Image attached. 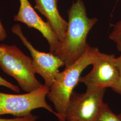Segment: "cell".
I'll return each instance as SVG.
<instances>
[{
    "label": "cell",
    "mask_w": 121,
    "mask_h": 121,
    "mask_svg": "<svg viewBox=\"0 0 121 121\" xmlns=\"http://www.w3.org/2000/svg\"><path fill=\"white\" fill-rule=\"evenodd\" d=\"M7 37L6 31L5 30L0 19V41H3Z\"/></svg>",
    "instance_id": "cell-14"
},
{
    "label": "cell",
    "mask_w": 121,
    "mask_h": 121,
    "mask_svg": "<svg viewBox=\"0 0 121 121\" xmlns=\"http://www.w3.org/2000/svg\"><path fill=\"white\" fill-rule=\"evenodd\" d=\"M92 65L91 71L81 76L79 82L84 83L86 88L109 87L121 94L119 73L114 55L102 53L98 48H93Z\"/></svg>",
    "instance_id": "cell-4"
},
{
    "label": "cell",
    "mask_w": 121,
    "mask_h": 121,
    "mask_svg": "<svg viewBox=\"0 0 121 121\" xmlns=\"http://www.w3.org/2000/svg\"><path fill=\"white\" fill-rule=\"evenodd\" d=\"M105 90L104 88H86L83 93L73 91L67 105L66 120L95 121L104 104Z\"/></svg>",
    "instance_id": "cell-6"
},
{
    "label": "cell",
    "mask_w": 121,
    "mask_h": 121,
    "mask_svg": "<svg viewBox=\"0 0 121 121\" xmlns=\"http://www.w3.org/2000/svg\"><path fill=\"white\" fill-rule=\"evenodd\" d=\"M108 37L116 43L117 49L121 52V20L114 25Z\"/></svg>",
    "instance_id": "cell-11"
},
{
    "label": "cell",
    "mask_w": 121,
    "mask_h": 121,
    "mask_svg": "<svg viewBox=\"0 0 121 121\" xmlns=\"http://www.w3.org/2000/svg\"><path fill=\"white\" fill-rule=\"evenodd\" d=\"M95 121H120L118 115L112 112L107 104L104 103Z\"/></svg>",
    "instance_id": "cell-10"
},
{
    "label": "cell",
    "mask_w": 121,
    "mask_h": 121,
    "mask_svg": "<svg viewBox=\"0 0 121 121\" xmlns=\"http://www.w3.org/2000/svg\"><path fill=\"white\" fill-rule=\"evenodd\" d=\"M20 7L13 17L15 21L21 22L30 28L39 31L47 40L50 52L54 53L59 48L60 42L48 22L42 19L32 7L29 0H19Z\"/></svg>",
    "instance_id": "cell-8"
},
{
    "label": "cell",
    "mask_w": 121,
    "mask_h": 121,
    "mask_svg": "<svg viewBox=\"0 0 121 121\" xmlns=\"http://www.w3.org/2000/svg\"><path fill=\"white\" fill-rule=\"evenodd\" d=\"M119 0V1H121V0Z\"/></svg>",
    "instance_id": "cell-18"
},
{
    "label": "cell",
    "mask_w": 121,
    "mask_h": 121,
    "mask_svg": "<svg viewBox=\"0 0 121 121\" xmlns=\"http://www.w3.org/2000/svg\"><path fill=\"white\" fill-rule=\"evenodd\" d=\"M11 31L18 37L30 51L35 73L43 78L44 85L50 88L59 72V68L65 65L64 62L58 56L50 52L46 53L36 49L23 34L22 27L19 24L13 25Z\"/></svg>",
    "instance_id": "cell-7"
},
{
    "label": "cell",
    "mask_w": 121,
    "mask_h": 121,
    "mask_svg": "<svg viewBox=\"0 0 121 121\" xmlns=\"http://www.w3.org/2000/svg\"><path fill=\"white\" fill-rule=\"evenodd\" d=\"M93 48L89 45L86 52L78 60L56 75L47 95L53 104L56 116L59 121H65L67 105L73 89L76 86L82 71L93 61Z\"/></svg>",
    "instance_id": "cell-2"
},
{
    "label": "cell",
    "mask_w": 121,
    "mask_h": 121,
    "mask_svg": "<svg viewBox=\"0 0 121 121\" xmlns=\"http://www.w3.org/2000/svg\"><path fill=\"white\" fill-rule=\"evenodd\" d=\"M116 63L118 67V69L119 70L120 82L121 86V54L120 56L116 57Z\"/></svg>",
    "instance_id": "cell-15"
},
{
    "label": "cell",
    "mask_w": 121,
    "mask_h": 121,
    "mask_svg": "<svg viewBox=\"0 0 121 121\" xmlns=\"http://www.w3.org/2000/svg\"><path fill=\"white\" fill-rule=\"evenodd\" d=\"M68 26L59 48L53 54L62 60L65 66L72 64L86 52L89 31L97 22L95 17L89 18L82 0H75L68 11Z\"/></svg>",
    "instance_id": "cell-1"
},
{
    "label": "cell",
    "mask_w": 121,
    "mask_h": 121,
    "mask_svg": "<svg viewBox=\"0 0 121 121\" xmlns=\"http://www.w3.org/2000/svg\"><path fill=\"white\" fill-rule=\"evenodd\" d=\"M50 88L41 87L23 94H10L0 92V116L10 114L17 117L30 116L35 109L43 108L56 115V112L46 101Z\"/></svg>",
    "instance_id": "cell-5"
},
{
    "label": "cell",
    "mask_w": 121,
    "mask_h": 121,
    "mask_svg": "<svg viewBox=\"0 0 121 121\" xmlns=\"http://www.w3.org/2000/svg\"><path fill=\"white\" fill-rule=\"evenodd\" d=\"M118 116H119V118H120V121H121V113H120V114L118 115Z\"/></svg>",
    "instance_id": "cell-16"
},
{
    "label": "cell",
    "mask_w": 121,
    "mask_h": 121,
    "mask_svg": "<svg viewBox=\"0 0 121 121\" xmlns=\"http://www.w3.org/2000/svg\"><path fill=\"white\" fill-rule=\"evenodd\" d=\"M0 85L7 87L16 92H19L20 89L18 86L13 84V83L9 82L7 80H5L0 76Z\"/></svg>",
    "instance_id": "cell-12"
},
{
    "label": "cell",
    "mask_w": 121,
    "mask_h": 121,
    "mask_svg": "<svg viewBox=\"0 0 121 121\" xmlns=\"http://www.w3.org/2000/svg\"><path fill=\"white\" fill-rule=\"evenodd\" d=\"M0 68L14 78L26 92L35 91L43 85L35 77L32 58L16 45L0 44Z\"/></svg>",
    "instance_id": "cell-3"
},
{
    "label": "cell",
    "mask_w": 121,
    "mask_h": 121,
    "mask_svg": "<svg viewBox=\"0 0 121 121\" xmlns=\"http://www.w3.org/2000/svg\"><path fill=\"white\" fill-rule=\"evenodd\" d=\"M37 119L36 116L31 114L30 116L26 117H16L11 119H5L0 118V121H36Z\"/></svg>",
    "instance_id": "cell-13"
},
{
    "label": "cell",
    "mask_w": 121,
    "mask_h": 121,
    "mask_svg": "<svg viewBox=\"0 0 121 121\" xmlns=\"http://www.w3.org/2000/svg\"><path fill=\"white\" fill-rule=\"evenodd\" d=\"M35 9L46 18L60 42L63 40L68 22L61 17L57 8L58 0H34Z\"/></svg>",
    "instance_id": "cell-9"
},
{
    "label": "cell",
    "mask_w": 121,
    "mask_h": 121,
    "mask_svg": "<svg viewBox=\"0 0 121 121\" xmlns=\"http://www.w3.org/2000/svg\"><path fill=\"white\" fill-rule=\"evenodd\" d=\"M68 121H77L76 120H73V119H71V120H67Z\"/></svg>",
    "instance_id": "cell-17"
}]
</instances>
